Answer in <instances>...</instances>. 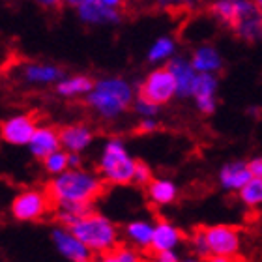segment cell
<instances>
[{"label":"cell","instance_id":"obj_1","mask_svg":"<svg viewBox=\"0 0 262 262\" xmlns=\"http://www.w3.org/2000/svg\"><path fill=\"white\" fill-rule=\"evenodd\" d=\"M105 189V182L98 172H90L81 167H68L47 186V195L55 204L86 202L92 204Z\"/></svg>","mask_w":262,"mask_h":262},{"label":"cell","instance_id":"obj_2","mask_svg":"<svg viewBox=\"0 0 262 262\" xmlns=\"http://www.w3.org/2000/svg\"><path fill=\"white\" fill-rule=\"evenodd\" d=\"M84 98L98 116L103 120H115L131 107L135 99V90L131 82L122 77H105L94 82Z\"/></svg>","mask_w":262,"mask_h":262},{"label":"cell","instance_id":"obj_3","mask_svg":"<svg viewBox=\"0 0 262 262\" xmlns=\"http://www.w3.org/2000/svg\"><path fill=\"white\" fill-rule=\"evenodd\" d=\"M68 229L86 246L92 255L103 257L118 244V229L109 217L92 212L84 213Z\"/></svg>","mask_w":262,"mask_h":262},{"label":"cell","instance_id":"obj_4","mask_svg":"<svg viewBox=\"0 0 262 262\" xmlns=\"http://www.w3.org/2000/svg\"><path fill=\"white\" fill-rule=\"evenodd\" d=\"M135 159L127 152V146L122 139H109L103 144L99 156V172L105 184L113 186H126L131 184Z\"/></svg>","mask_w":262,"mask_h":262},{"label":"cell","instance_id":"obj_5","mask_svg":"<svg viewBox=\"0 0 262 262\" xmlns=\"http://www.w3.org/2000/svg\"><path fill=\"white\" fill-rule=\"evenodd\" d=\"M208 246V257L215 262H229L240 255L242 234L240 230L230 225H213L202 229Z\"/></svg>","mask_w":262,"mask_h":262},{"label":"cell","instance_id":"obj_6","mask_svg":"<svg viewBox=\"0 0 262 262\" xmlns=\"http://www.w3.org/2000/svg\"><path fill=\"white\" fill-rule=\"evenodd\" d=\"M51 196L41 189H27L11 202V215L17 221H38L51 210Z\"/></svg>","mask_w":262,"mask_h":262},{"label":"cell","instance_id":"obj_7","mask_svg":"<svg viewBox=\"0 0 262 262\" xmlns=\"http://www.w3.org/2000/svg\"><path fill=\"white\" fill-rule=\"evenodd\" d=\"M139 96L150 99V101H154V103H158V105L169 103L170 99L176 96L174 79L170 75V71L167 70V68L154 70L152 73L142 81Z\"/></svg>","mask_w":262,"mask_h":262},{"label":"cell","instance_id":"obj_8","mask_svg":"<svg viewBox=\"0 0 262 262\" xmlns=\"http://www.w3.org/2000/svg\"><path fill=\"white\" fill-rule=\"evenodd\" d=\"M212 15L225 27H234L236 23L249 17L253 13L260 11V6H257L253 0H215L210 8Z\"/></svg>","mask_w":262,"mask_h":262},{"label":"cell","instance_id":"obj_9","mask_svg":"<svg viewBox=\"0 0 262 262\" xmlns=\"http://www.w3.org/2000/svg\"><path fill=\"white\" fill-rule=\"evenodd\" d=\"M75 11L79 19L90 27H113L120 23L118 8H111L99 0H84L82 4L77 6Z\"/></svg>","mask_w":262,"mask_h":262},{"label":"cell","instance_id":"obj_10","mask_svg":"<svg viewBox=\"0 0 262 262\" xmlns=\"http://www.w3.org/2000/svg\"><path fill=\"white\" fill-rule=\"evenodd\" d=\"M51 236H53V244H55L56 251L60 253L66 260L88 262L90 257H92V253L88 251L86 246H84L68 227H64V225L56 227Z\"/></svg>","mask_w":262,"mask_h":262},{"label":"cell","instance_id":"obj_11","mask_svg":"<svg viewBox=\"0 0 262 262\" xmlns=\"http://www.w3.org/2000/svg\"><path fill=\"white\" fill-rule=\"evenodd\" d=\"M36 129V120L30 115H15L0 124V139L13 146H27L28 139Z\"/></svg>","mask_w":262,"mask_h":262},{"label":"cell","instance_id":"obj_12","mask_svg":"<svg viewBox=\"0 0 262 262\" xmlns=\"http://www.w3.org/2000/svg\"><path fill=\"white\" fill-rule=\"evenodd\" d=\"M191 98L202 115H213L217 107V77L215 73H199Z\"/></svg>","mask_w":262,"mask_h":262},{"label":"cell","instance_id":"obj_13","mask_svg":"<svg viewBox=\"0 0 262 262\" xmlns=\"http://www.w3.org/2000/svg\"><path fill=\"white\" fill-rule=\"evenodd\" d=\"M167 70L170 71V75L174 79L176 96L178 98H191L193 84H195L199 73H196L195 68L191 66L189 58L174 55L169 60V64H167Z\"/></svg>","mask_w":262,"mask_h":262},{"label":"cell","instance_id":"obj_14","mask_svg":"<svg viewBox=\"0 0 262 262\" xmlns=\"http://www.w3.org/2000/svg\"><path fill=\"white\" fill-rule=\"evenodd\" d=\"M28 150L34 158L43 159L45 156H49L51 152L58 150L60 146V135H58V129L51 126H36L34 133L30 135L27 142Z\"/></svg>","mask_w":262,"mask_h":262},{"label":"cell","instance_id":"obj_15","mask_svg":"<svg viewBox=\"0 0 262 262\" xmlns=\"http://www.w3.org/2000/svg\"><path fill=\"white\" fill-rule=\"evenodd\" d=\"M182 232L174 223L170 221H156L152 230V242H150V251L161 253L176 249L182 244Z\"/></svg>","mask_w":262,"mask_h":262},{"label":"cell","instance_id":"obj_16","mask_svg":"<svg viewBox=\"0 0 262 262\" xmlns=\"http://www.w3.org/2000/svg\"><path fill=\"white\" fill-rule=\"evenodd\" d=\"M64 77L60 66L55 64H38V62H30L21 68V79L28 84H38V86H45V84H55L56 81H60Z\"/></svg>","mask_w":262,"mask_h":262},{"label":"cell","instance_id":"obj_17","mask_svg":"<svg viewBox=\"0 0 262 262\" xmlns=\"http://www.w3.org/2000/svg\"><path fill=\"white\" fill-rule=\"evenodd\" d=\"M60 135V146L66 152H84L94 141V131L86 124H71L58 131Z\"/></svg>","mask_w":262,"mask_h":262},{"label":"cell","instance_id":"obj_18","mask_svg":"<svg viewBox=\"0 0 262 262\" xmlns=\"http://www.w3.org/2000/svg\"><path fill=\"white\" fill-rule=\"evenodd\" d=\"M249 178H251V172L247 169V161L244 159L229 161L219 170V184L227 191H238Z\"/></svg>","mask_w":262,"mask_h":262},{"label":"cell","instance_id":"obj_19","mask_svg":"<svg viewBox=\"0 0 262 262\" xmlns=\"http://www.w3.org/2000/svg\"><path fill=\"white\" fill-rule=\"evenodd\" d=\"M189 62H191L196 73H215L217 75V71H221V68H223V56L213 45L196 47L193 51Z\"/></svg>","mask_w":262,"mask_h":262},{"label":"cell","instance_id":"obj_20","mask_svg":"<svg viewBox=\"0 0 262 262\" xmlns=\"http://www.w3.org/2000/svg\"><path fill=\"white\" fill-rule=\"evenodd\" d=\"M146 191L150 202H154L156 206H167L172 204L178 196V187L172 180L169 178H152L146 184Z\"/></svg>","mask_w":262,"mask_h":262},{"label":"cell","instance_id":"obj_21","mask_svg":"<svg viewBox=\"0 0 262 262\" xmlns=\"http://www.w3.org/2000/svg\"><path fill=\"white\" fill-rule=\"evenodd\" d=\"M152 230H154V221H148V219H135V221L127 223L126 236H127V240H129V244L135 247V249L150 251Z\"/></svg>","mask_w":262,"mask_h":262},{"label":"cell","instance_id":"obj_22","mask_svg":"<svg viewBox=\"0 0 262 262\" xmlns=\"http://www.w3.org/2000/svg\"><path fill=\"white\" fill-rule=\"evenodd\" d=\"M56 92L62 98H82L90 92L94 81L86 75H71L62 77L60 81H56Z\"/></svg>","mask_w":262,"mask_h":262},{"label":"cell","instance_id":"obj_23","mask_svg":"<svg viewBox=\"0 0 262 262\" xmlns=\"http://www.w3.org/2000/svg\"><path fill=\"white\" fill-rule=\"evenodd\" d=\"M234 32L238 38H242L244 41H249V43H257L262 36V17L260 11L258 13H253L249 17H244L236 23Z\"/></svg>","mask_w":262,"mask_h":262},{"label":"cell","instance_id":"obj_24","mask_svg":"<svg viewBox=\"0 0 262 262\" xmlns=\"http://www.w3.org/2000/svg\"><path fill=\"white\" fill-rule=\"evenodd\" d=\"M176 55V41L169 36L158 38L150 45L148 49V62L152 64H161V62H169Z\"/></svg>","mask_w":262,"mask_h":262},{"label":"cell","instance_id":"obj_25","mask_svg":"<svg viewBox=\"0 0 262 262\" xmlns=\"http://www.w3.org/2000/svg\"><path fill=\"white\" fill-rule=\"evenodd\" d=\"M92 212V204L86 202H68V204H56V219L64 227H70L84 213Z\"/></svg>","mask_w":262,"mask_h":262},{"label":"cell","instance_id":"obj_26","mask_svg":"<svg viewBox=\"0 0 262 262\" xmlns=\"http://www.w3.org/2000/svg\"><path fill=\"white\" fill-rule=\"evenodd\" d=\"M240 193V201L246 204L247 208H257L262 202V178L251 176L244 186L238 189Z\"/></svg>","mask_w":262,"mask_h":262},{"label":"cell","instance_id":"obj_27","mask_svg":"<svg viewBox=\"0 0 262 262\" xmlns=\"http://www.w3.org/2000/svg\"><path fill=\"white\" fill-rule=\"evenodd\" d=\"M41 161H43V167L49 174H60L62 170L68 169V152L64 148H58L55 152H51L49 156H45Z\"/></svg>","mask_w":262,"mask_h":262},{"label":"cell","instance_id":"obj_28","mask_svg":"<svg viewBox=\"0 0 262 262\" xmlns=\"http://www.w3.org/2000/svg\"><path fill=\"white\" fill-rule=\"evenodd\" d=\"M105 260L109 262H137L139 260V251L133 246H120L116 244L107 255H103Z\"/></svg>","mask_w":262,"mask_h":262},{"label":"cell","instance_id":"obj_29","mask_svg":"<svg viewBox=\"0 0 262 262\" xmlns=\"http://www.w3.org/2000/svg\"><path fill=\"white\" fill-rule=\"evenodd\" d=\"M131 105L135 107V113L141 116V118H148V116L156 118V116L159 115V111H161V105L154 103V101L142 98V96H139L137 99H133V103Z\"/></svg>","mask_w":262,"mask_h":262},{"label":"cell","instance_id":"obj_30","mask_svg":"<svg viewBox=\"0 0 262 262\" xmlns=\"http://www.w3.org/2000/svg\"><path fill=\"white\" fill-rule=\"evenodd\" d=\"M152 169L148 167L144 161H135L133 167V176H131V184H139V186H146L148 182L152 180Z\"/></svg>","mask_w":262,"mask_h":262},{"label":"cell","instance_id":"obj_31","mask_svg":"<svg viewBox=\"0 0 262 262\" xmlns=\"http://www.w3.org/2000/svg\"><path fill=\"white\" fill-rule=\"evenodd\" d=\"M189 244H191V249L195 255H199V257H208L206 238H204V232H202V230H196L195 234L191 236Z\"/></svg>","mask_w":262,"mask_h":262},{"label":"cell","instance_id":"obj_32","mask_svg":"<svg viewBox=\"0 0 262 262\" xmlns=\"http://www.w3.org/2000/svg\"><path fill=\"white\" fill-rule=\"evenodd\" d=\"M154 4L159 6L161 10H178V8L187 6L184 0H154Z\"/></svg>","mask_w":262,"mask_h":262},{"label":"cell","instance_id":"obj_33","mask_svg":"<svg viewBox=\"0 0 262 262\" xmlns=\"http://www.w3.org/2000/svg\"><path fill=\"white\" fill-rule=\"evenodd\" d=\"M156 129H158V120L152 118V116L142 118V120L139 122V131H141V133H154Z\"/></svg>","mask_w":262,"mask_h":262},{"label":"cell","instance_id":"obj_34","mask_svg":"<svg viewBox=\"0 0 262 262\" xmlns=\"http://www.w3.org/2000/svg\"><path fill=\"white\" fill-rule=\"evenodd\" d=\"M156 258H158L159 262H178L180 260V255L176 253V249H169V251L156 253Z\"/></svg>","mask_w":262,"mask_h":262},{"label":"cell","instance_id":"obj_35","mask_svg":"<svg viewBox=\"0 0 262 262\" xmlns=\"http://www.w3.org/2000/svg\"><path fill=\"white\" fill-rule=\"evenodd\" d=\"M247 169H249L251 176L262 178V158H253L251 161H247Z\"/></svg>","mask_w":262,"mask_h":262},{"label":"cell","instance_id":"obj_36","mask_svg":"<svg viewBox=\"0 0 262 262\" xmlns=\"http://www.w3.org/2000/svg\"><path fill=\"white\" fill-rule=\"evenodd\" d=\"M68 167H81V154L68 152Z\"/></svg>","mask_w":262,"mask_h":262},{"label":"cell","instance_id":"obj_37","mask_svg":"<svg viewBox=\"0 0 262 262\" xmlns=\"http://www.w3.org/2000/svg\"><path fill=\"white\" fill-rule=\"evenodd\" d=\"M36 2L43 8H58V6L64 4V0H36Z\"/></svg>","mask_w":262,"mask_h":262},{"label":"cell","instance_id":"obj_38","mask_svg":"<svg viewBox=\"0 0 262 262\" xmlns=\"http://www.w3.org/2000/svg\"><path fill=\"white\" fill-rule=\"evenodd\" d=\"M247 113H249V116H253V118H258V116H260V109H258L257 105H251Z\"/></svg>","mask_w":262,"mask_h":262},{"label":"cell","instance_id":"obj_39","mask_svg":"<svg viewBox=\"0 0 262 262\" xmlns=\"http://www.w3.org/2000/svg\"><path fill=\"white\" fill-rule=\"evenodd\" d=\"M99 2H103V4L111 6V8H120L122 6V0H99Z\"/></svg>","mask_w":262,"mask_h":262},{"label":"cell","instance_id":"obj_40","mask_svg":"<svg viewBox=\"0 0 262 262\" xmlns=\"http://www.w3.org/2000/svg\"><path fill=\"white\" fill-rule=\"evenodd\" d=\"M64 2H66V4H68V6H71V8H77V6L82 4L84 0H64Z\"/></svg>","mask_w":262,"mask_h":262},{"label":"cell","instance_id":"obj_41","mask_svg":"<svg viewBox=\"0 0 262 262\" xmlns=\"http://www.w3.org/2000/svg\"><path fill=\"white\" fill-rule=\"evenodd\" d=\"M253 2H255L257 6H260V4H262V0H253Z\"/></svg>","mask_w":262,"mask_h":262},{"label":"cell","instance_id":"obj_42","mask_svg":"<svg viewBox=\"0 0 262 262\" xmlns=\"http://www.w3.org/2000/svg\"><path fill=\"white\" fill-rule=\"evenodd\" d=\"M184 2H186V4H189V2H193V0H184Z\"/></svg>","mask_w":262,"mask_h":262}]
</instances>
